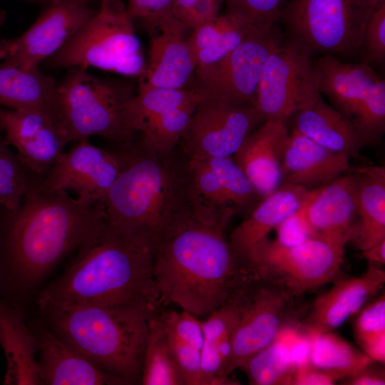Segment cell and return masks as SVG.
<instances>
[{
  "mask_svg": "<svg viewBox=\"0 0 385 385\" xmlns=\"http://www.w3.org/2000/svg\"><path fill=\"white\" fill-rule=\"evenodd\" d=\"M38 182L31 183L16 210L4 209L1 220L0 284L14 291L37 284L108 222L103 202L84 205Z\"/></svg>",
  "mask_w": 385,
  "mask_h": 385,
  "instance_id": "6da1fadb",
  "label": "cell"
},
{
  "mask_svg": "<svg viewBox=\"0 0 385 385\" xmlns=\"http://www.w3.org/2000/svg\"><path fill=\"white\" fill-rule=\"evenodd\" d=\"M121 168L106 196L108 222L150 247L195 219L189 195V158L178 146L168 156L135 140L120 145Z\"/></svg>",
  "mask_w": 385,
  "mask_h": 385,
  "instance_id": "7a4b0ae2",
  "label": "cell"
},
{
  "mask_svg": "<svg viewBox=\"0 0 385 385\" xmlns=\"http://www.w3.org/2000/svg\"><path fill=\"white\" fill-rule=\"evenodd\" d=\"M41 309L134 304L160 308L149 247L108 222L39 293Z\"/></svg>",
  "mask_w": 385,
  "mask_h": 385,
  "instance_id": "3957f363",
  "label": "cell"
},
{
  "mask_svg": "<svg viewBox=\"0 0 385 385\" xmlns=\"http://www.w3.org/2000/svg\"><path fill=\"white\" fill-rule=\"evenodd\" d=\"M223 231L193 219L157 245L153 275L161 305L207 317L249 279Z\"/></svg>",
  "mask_w": 385,
  "mask_h": 385,
  "instance_id": "277c9868",
  "label": "cell"
},
{
  "mask_svg": "<svg viewBox=\"0 0 385 385\" xmlns=\"http://www.w3.org/2000/svg\"><path fill=\"white\" fill-rule=\"evenodd\" d=\"M41 312L51 330L101 369L127 384H141L152 311L118 304Z\"/></svg>",
  "mask_w": 385,
  "mask_h": 385,
  "instance_id": "5b68a950",
  "label": "cell"
},
{
  "mask_svg": "<svg viewBox=\"0 0 385 385\" xmlns=\"http://www.w3.org/2000/svg\"><path fill=\"white\" fill-rule=\"evenodd\" d=\"M58 120L67 143L98 135L118 145L134 141L125 107L133 84L72 68L56 86Z\"/></svg>",
  "mask_w": 385,
  "mask_h": 385,
  "instance_id": "8992f818",
  "label": "cell"
},
{
  "mask_svg": "<svg viewBox=\"0 0 385 385\" xmlns=\"http://www.w3.org/2000/svg\"><path fill=\"white\" fill-rule=\"evenodd\" d=\"M48 60L54 67H95L135 77L146 65L133 19L123 0H101L98 10Z\"/></svg>",
  "mask_w": 385,
  "mask_h": 385,
  "instance_id": "52a82bcc",
  "label": "cell"
},
{
  "mask_svg": "<svg viewBox=\"0 0 385 385\" xmlns=\"http://www.w3.org/2000/svg\"><path fill=\"white\" fill-rule=\"evenodd\" d=\"M380 1L291 0L277 22L312 57L361 54L366 21Z\"/></svg>",
  "mask_w": 385,
  "mask_h": 385,
  "instance_id": "ba28073f",
  "label": "cell"
},
{
  "mask_svg": "<svg viewBox=\"0 0 385 385\" xmlns=\"http://www.w3.org/2000/svg\"><path fill=\"white\" fill-rule=\"evenodd\" d=\"M346 244L319 234L293 247L267 238L252 251L246 267L255 276L298 297L342 277Z\"/></svg>",
  "mask_w": 385,
  "mask_h": 385,
  "instance_id": "9c48e42d",
  "label": "cell"
},
{
  "mask_svg": "<svg viewBox=\"0 0 385 385\" xmlns=\"http://www.w3.org/2000/svg\"><path fill=\"white\" fill-rule=\"evenodd\" d=\"M235 297L238 319L231 337L229 357L215 385L231 384L229 376L234 371L292 324L293 302L297 297L280 285L251 273Z\"/></svg>",
  "mask_w": 385,
  "mask_h": 385,
  "instance_id": "30bf717a",
  "label": "cell"
},
{
  "mask_svg": "<svg viewBox=\"0 0 385 385\" xmlns=\"http://www.w3.org/2000/svg\"><path fill=\"white\" fill-rule=\"evenodd\" d=\"M189 195L194 218L225 230L233 215L261 199L232 157L189 159Z\"/></svg>",
  "mask_w": 385,
  "mask_h": 385,
  "instance_id": "8fae6325",
  "label": "cell"
},
{
  "mask_svg": "<svg viewBox=\"0 0 385 385\" xmlns=\"http://www.w3.org/2000/svg\"><path fill=\"white\" fill-rule=\"evenodd\" d=\"M312 57L284 38L267 58L262 70L255 108L265 120L282 122L319 92Z\"/></svg>",
  "mask_w": 385,
  "mask_h": 385,
  "instance_id": "7c38bea8",
  "label": "cell"
},
{
  "mask_svg": "<svg viewBox=\"0 0 385 385\" xmlns=\"http://www.w3.org/2000/svg\"><path fill=\"white\" fill-rule=\"evenodd\" d=\"M276 26L258 31L197 78L204 101L255 107L259 81L270 53L283 41Z\"/></svg>",
  "mask_w": 385,
  "mask_h": 385,
  "instance_id": "4fadbf2b",
  "label": "cell"
},
{
  "mask_svg": "<svg viewBox=\"0 0 385 385\" xmlns=\"http://www.w3.org/2000/svg\"><path fill=\"white\" fill-rule=\"evenodd\" d=\"M265 121L255 107L204 101L192 115L178 146L190 160L232 157Z\"/></svg>",
  "mask_w": 385,
  "mask_h": 385,
  "instance_id": "5bb4252c",
  "label": "cell"
},
{
  "mask_svg": "<svg viewBox=\"0 0 385 385\" xmlns=\"http://www.w3.org/2000/svg\"><path fill=\"white\" fill-rule=\"evenodd\" d=\"M120 168L121 160L116 152L82 139L58 156L38 183L45 189L71 190L78 201L84 205L103 202Z\"/></svg>",
  "mask_w": 385,
  "mask_h": 385,
  "instance_id": "9a60e30c",
  "label": "cell"
},
{
  "mask_svg": "<svg viewBox=\"0 0 385 385\" xmlns=\"http://www.w3.org/2000/svg\"><path fill=\"white\" fill-rule=\"evenodd\" d=\"M91 0H56L20 36L11 39L1 64L23 69L38 64L61 49L94 14Z\"/></svg>",
  "mask_w": 385,
  "mask_h": 385,
  "instance_id": "2e32d148",
  "label": "cell"
},
{
  "mask_svg": "<svg viewBox=\"0 0 385 385\" xmlns=\"http://www.w3.org/2000/svg\"><path fill=\"white\" fill-rule=\"evenodd\" d=\"M0 129L36 175L46 174L68 143L55 117L37 108H0Z\"/></svg>",
  "mask_w": 385,
  "mask_h": 385,
  "instance_id": "e0dca14e",
  "label": "cell"
},
{
  "mask_svg": "<svg viewBox=\"0 0 385 385\" xmlns=\"http://www.w3.org/2000/svg\"><path fill=\"white\" fill-rule=\"evenodd\" d=\"M150 38L148 63L138 89H183L195 77L196 63L189 41L191 30L175 16L145 27Z\"/></svg>",
  "mask_w": 385,
  "mask_h": 385,
  "instance_id": "ac0fdd59",
  "label": "cell"
},
{
  "mask_svg": "<svg viewBox=\"0 0 385 385\" xmlns=\"http://www.w3.org/2000/svg\"><path fill=\"white\" fill-rule=\"evenodd\" d=\"M366 270L359 277H339L332 287L319 295L298 329L311 337L333 331L356 314L385 283V272L368 262Z\"/></svg>",
  "mask_w": 385,
  "mask_h": 385,
  "instance_id": "d6986e66",
  "label": "cell"
},
{
  "mask_svg": "<svg viewBox=\"0 0 385 385\" xmlns=\"http://www.w3.org/2000/svg\"><path fill=\"white\" fill-rule=\"evenodd\" d=\"M300 207L316 234L348 243L357 220L355 175L349 170L309 190Z\"/></svg>",
  "mask_w": 385,
  "mask_h": 385,
  "instance_id": "ffe728a7",
  "label": "cell"
},
{
  "mask_svg": "<svg viewBox=\"0 0 385 385\" xmlns=\"http://www.w3.org/2000/svg\"><path fill=\"white\" fill-rule=\"evenodd\" d=\"M37 339L38 378L46 385H126L96 365L52 330L34 331Z\"/></svg>",
  "mask_w": 385,
  "mask_h": 385,
  "instance_id": "44dd1931",
  "label": "cell"
},
{
  "mask_svg": "<svg viewBox=\"0 0 385 385\" xmlns=\"http://www.w3.org/2000/svg\"><path fill=\"white\" fill-rule=\"evenodd\" d=\"M288 133L284 123L266 120L232 157L260 198L282 184L281 164Z\"/></svg>",
  "mask_w": 385,
  "mask_h": 385,
  "instance_id": "7402d4cb",
  "label": "cell"
},
{
  "mask_svg": "<svg viewBox=\"0 0 385 385\" xmlns=\"http://www.w3.org/2000/svg\"><path fill=\"white\" fill-rule=\"evenodd\" d=\"M309 190L299 185L282 183L274 191L261 198L233 230L229 243L245 267L252 251L268 238L281 221L301 207Z\"/></svg>",
  "mask_w": 385,
  "mask_h": 385,
  "instance_id": "603a6c76",
  "label": "cell"
},
{
  "mask_svg": "<svg viewBox=\"0 0 385 385\" xmlns=\"http://www.w3.org/2000/svg\"><path fill=\"white\" fill-rule=\"evenodd\" d=\"M349 159L291 130L281 164L282 183L313 189L348 172Z\"/></svg>",
  "mask_w": 385,
  "mask_h": 385,
  "instance_id": "cb8c5ba5",
  "label": "cell"
},
{
  "mask_svg": "<svg viewBox=\"0 0 385 385\" xmlns=\"http://www.w3.org/2000/svg\"><path fill=\"white\" fill-rule=\"evenodd\" d=\"M296 130L317 144L334 152L357 158L364 144L354 124L317 93L288 119Z\"/></svg>",
  "mask_w": 385,
  "mask_h": 385,
  "instance_id": "d4e9b609",
  "label": "cell"
},
{
  "mask_svg": "<svg viewBox=\"0 0 385 385\" xmlns=\"http://www.w3.org/2000/svg\"><path fill=\"white\" fill-rule=\"evenodd\" d=\"M312 63L319 92L352 123L360 103L380 76L371 66L344 62L333 55L321 56Z\"/></svg>",
  "mask_w": 385,
  "mask_h": 385,
  "instance_id": "484cf974",
  "label": "cell"
},
{
  "mask_svg": "<svg viewBox=\"0 0 385 385\" xmlns=\"http://www.w3.org/2000/svg\"><path fill=\"white\" fill-rule=\"evenodd\" d=\"M0 345L7 363L4 384H40L37 339L20 312L0 299Z\"/></svg>",
  "mask_w": 385,
  "mask_h": 385,
  "instance_id": "4316f807",
  "label": "cell"
},
{
  "mask_svg": "<svg viewBox=\"0 0 385 385\" xmlns=\"http://www.w3.org/2000/svg\"><path fill=\"white\" fill-rule=\"evenodd\" d=\"M356 178L357 220L350 242L361 252L385 240V168L349 169Z\"/></svg>",
  "mask_w": 385,
  "mask_h": 385,
  "instance_id": "83f0119b",
  "label": "cell"
},
{
  "mask_svg": "<svg viewBox=\"0 0 385 385\" xmlns=\"http://www.w3.org/2000/svg\"><path fill=\"white\" fill-rule=\"evenodd\" d=\"M258 31L261 30L228 12L192 29L189 41L196 63V78Z\"/></svg>",
  "mask_w": 385,
  "mask_h": 385,
  "instance_id": "f1b7e54d",
  "label": "cell"
},
{
  "mask_svg": "<svg viewBox=\"0 0 385 385\" xmlns=\"http://www.w3.org/2000/svg\"><path fill=\"white\" fill-rule=\"evenodd\" d=\"M57 83L38 68L0 64V105L10 109L37 108L58 120Z\"/></svg>",
  "mask_w": 385,
  "mask_h": 385,
  "instance_id": "f546056e",
  "label": "cell"
},
{
  "mask_svg": "<svg viewBox=\"0 0 385 385\" xmlns=\"http://www.w3.org/2000/svg\"><path fill=\"white\" fill-rule=\"evenodd\" d=\"M203 101V94L197 87L138 89V93L127 102L125 116L130 128L138 135L143 126L151 119L187 105H200Z\"/></svg>",
  "mask_w": 385,
  "mask_h": 385,
  "instance_id": "4dcf8cb0",
  "label": "cell"
},
{
  "mask_svg": "<svg viewBox=\"0 0 385 385\" xmlns=\"http://www.w3.org/2000/svg\"><path fill=\"white\" fill-rule=\"evenodd\" d=\"M158 311L153 312L148 316V337L141 384L186 385Z\"/></svg>",
  "mask_w": 385,
  "mask_h": 385,
  "instance_id": "1f68e13d",
  "label": "cell"
},
{
  "mask_svg": "<svg viewBox=\"0 0 385 385\" xmlns=\"http://www.w3.org/2000/svg\"><path fill=\"white\" fill-rule=\"evenodd\" d=\"M373 362L361 350L333 331L312 337L309 363L336 373L343 379L354 375Z\"/></svg>",
  "mask_w": 385,
  "mask_h": 385,
  "instance_id": "d6a6232c",
  "label": "cell"
},
{
  "mask_svg": "<svg viewBox=\"0 0 385 385\" xmlns=\"http://www.w3.org/2000/svg\"><path fill=\"white\" fill-rule=\"evenodd\" d=\"M252 385H292L294 371L287 341L278 335L240 368Z\"/></svg>",
  "mask_w": 385,
  "mask_h": 385,
  "instance_id": "836d02e7",
  "label": "cell"
},
{
  "mask_svg": "<svg viewBox=\"0 0 385 385\" xmlns=\"http://www.w3.org/2000/svg\"><path fill=\"white\" fill-rule=\"evenodd\" d=\"M198 104H190L165 112L147 122L136 140L145 150L168 156L178 147L182 135Z\"/></svg>",
  "mask_w": 385,
  "mask_h": 385,
  "instance_id": "e575fe53",
  "label": "cell"
},
{
  "mask_svg": "<svg viewBox=\"0 0 385 385\" xmlns=\"http://www.w3.org/2000/svg\"><path fill=\"white\" fill-rule=\"evenodd\" d=\"M354 335L361 350L372 361L385 363V293L383 292L356 314Z\"/></svg>",
  "mask_w": 385,
  "mask_h": 385,
  "instance_id": "d590c367",
  "label": "cell"
},
{
  "mask_svg": "<svg viewBox=\"0 0 385 385\" xmlns=\"http://www.w3.org/2000/svg\"><path fill=\"white\" fill-rule=\"evenodd\" d=\"M9 145L0 129V205L12 211L18 207L32 181L31 173Z\"/></svg>",
  "mask_w": 385,
  "mask_h": 385,
  "instance_id": "8d00e7d4",
  "label": "cell"
},
{
  "mask_svg": "<svg viewBox=\"0 0 385 385\" xmlns=\"http://www.w3.org/2000/svg\"><path fill=\"white\" fill-rule=\"evenodd\" d=\"M352 123L365 145L376 144L385 131V81L379 78L360 103Z\"/></svg>",
  "mask_w": 385,
  "mask_h": 385,
  "instance_id": "74e56055",
  "label": "cell"
},
{
  "mask_svg": "<svg viewBox=\"0 0 385 385\" xmlns=\"http://www.w3.org/2000/svg\"><path fill=\"white\" fill-rule=\"evenodd\" d=\"M230 13L261 31L272 29L283 9L284 0H224Z\"/></svg>",
  "mask_w": 385,
  "mask_h": 385,
  "instance_id": "f35d334b",
  "label": "cell"
},
{
  "mask_svg": "<svg viewBox=\"0 0 385 385\" xmlns=\"http://www.w3.org/2000/svg\"><path fill=\"white\" fill-rule=\"evenodd\" d=\"M158 313L168 336L201 351L204 342L201 320L185 310L160 309Z\"/></svg>",
  "mask_w": 385,
  "mask_h": 385,
  "instance_id": "ab89813d",
  "label": "cell"
},
{
  "mask_svg": "<svg viewBox=\"0 0 385 385\" xmlns=\"http://www.w3.org/2000/svg\"><path fill=\"white\" fill-rule=\"evenodd\" d=\"M362 63L378 65L385 60V0H381L368 19L363 34Z\"/></svg>",
  "mask_w": 385,
  "mask_h": 385,
  "instance_id": "60d3db41",
  "label": "cell"
},
{
  "mask_svg": "<svg viewBox=\"0 0 385 385\" xmlns=\"http://www.w3.org/2000/svg\"><path fill=\"white\" fill-rule=\"evenodd\" d=\"M238 319V307L235 294L201 321L204 341L217 343L232 337Z\"/></svg>",
  "mask_w": 385,
  "mask_h": 385,
  "instance_id": "b9f144b4",
  "label": "cell"
},
{
  "mask_svg": "<svg viewBox=\"0 0 385 385\" xmlns=\"http://www.w3.org/2000/svg\"><path fill=\"white\" fill-rule=\"evenodd\" d=\"M231 349V337L217 343L203 342L200 351V369L197 385H215Z\"/></svg>",
  "mask_w": 385,
  "mask_h": 385,
  "instance_id": "7bdbcfd3",
  "label": "cell"
},
{
  "mask_svg": "<svg viewBox=\"0 0 385 385\" xmlns=\"http://www.w3.org/2000/svg\"><path fill=\"white\" fill-rule=\"evenodd\" d=\"M224 0H175L174 16L191 30L220 14Z\"/></svg>",
  "mask_w": 385,
  "mask_h": 385,
  "instance_id": "ee69618b",
  "label": "cell"
},
{
  "mask_svg": "<svg viewBox=\"0 0 385 385\" xmlns=\"http://www.w3.org/2000/svg\"><path fill=\"white\" fill-rule=\"evenodd\" d=\"M277 244L284 247L298 245L317 235L299 207L293 212L274 228Z\"/></svg>",
  "mask_w": 385,
  "mask_h": 385,
  "instance_id": "f6af8a7d",
  "label": "cell"
},
{
  "mask_svg": "<svg viewBox=\"0 0 385 385\" xmlns=\"http://www.w3.org/2000/svg\"><path fill=\"white\" fill-rule=\"evenodd\" d=\"M168 337L185 384L197 385L200 369V350L185 344L168 335Z\"/></svg>",
  "mask_w": 385,
  "mask_h": 385,
  "instance_id": "bcb514c9",
  "label": "cell"
},
{
  "mask_svg": "<svg viewBox=\"0 0 385 385\" xmlns=\"http://www.w3.org/2000/svg\"><path fill=\"white\" fill-rule=\"evenodd\" d=\"M342 379L340 375L309 362L296 369L292 385H332Z\"/></svg>",
  "mask_w": 385,
  "mask_h": 385,
  "instance_id": "7dc6e473",
  "label": "cell"
},
{
  "mask_svg": "<svg viewBox=\"0 0 385 385\" xmlns=\"http://www.w3.org/2000/svg\"><path fill=\"white\" fill-rule=\"evenodd\" d=\"M373 363L354 375L344 379L342 384L346 385H384V371L379 368H374Z\"/></svg>",
  "mask_w": 385,
  "mask_h": 385,
  "instance_id": "c3c4849f",
  "label": "cell"
},
{
  "mask_svg": "<svg viewBox=\"0 0 385 385\" xmlns=\"http://www.w3.org/2000/svg\"><path fill=\"white\" fill-rule=\"evenodd\" d=\"M361 256L368 262L376 264L385 263V240L361 252Z\"/></svg>",
  "mask_w": 385,
  "mask_h": 385,
  "instance_id": "681fc988",
  "label": "cell"
},
{
  "mask_svg": "<svg viewBox=\"0 0 385 385\" xmlns=\"http://www.w3.org/2000/svg\"><path fill=\"white\" fill-rule=\"evenodd\" d=\"M12 48L11 40L0 41V59H5L11 53Z\"/></svg>",
  "mask_w": 385,
  "mask_h": 385,
  "instance_id": "f907efd6",
  "label": "cell"
},
{
  "mask_svg": "<svg viewBox=\"0 0 385 385\" xmlns=\"http://www.w3.org/2000/svg\"><path fill=\"white\" fill-rule=\"evenodd\" d=\"M5 19L6 13L3 10L0 9V30L4 24Z\"/></svg>",
  "mask_w": 385,
  "mask_h": 385,
  "instance_id": "816d5d0a",
  "label": "cell"
},
{
  "mask_svg": "<svg viewBox=\"0 0 385 385\" xmlns=\"http://www.w3.org/2000/svg\"><path fill=\"white\" fill-rule=\"evenodd\" d=\"M0 249H1V233H0Z\"/></svg>",
  "mask_w": 385,
  "mask_h": 385,
  "instance_id": "f5cc1de1",
  "label": "cell"
}]
</instances>
